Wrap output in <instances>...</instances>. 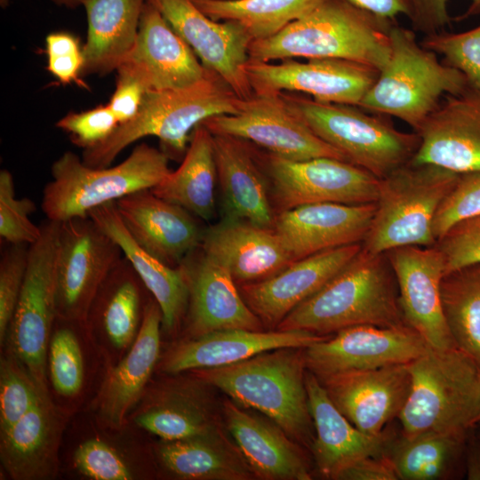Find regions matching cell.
<instances>
[{
    "instance_id": "1",
    "label": "cell",
    "mask_w": 480,
    "mask_h": 480,
    "mask_svg": "<svg viewBox=\"0 0 480 480\" xmlns=\"http://www.w3.org/2000/svg\"><path fill=\"white\" fill-rule=\"evenodd\" d=\"M395 23L346 0H324L276 35L252 41L249 60L342 59L380 71L388 60Z\"/></svg>"
},
{
    "instance_id": "2",
    "label": "cell",
    "mask_w": 480,
    "mask_h": 480,
    "mask_svg": "<svg viewBox=\"0 0 480 480\" xmlns=\"http://www.w3.org/2000/svg\"><path fill=\"white\" fill-rule=\"evenodd\" d=\"M404 324L397 283L386 253H372L362 247L341 270L276 327L329 335L354 325Z\"/></svg>"
},
{
    "instance_id": "3",
    "label": "cell",
    "mask_w": 480,
    "mask_h": 480,
    "mask_svg": "<svg viewBox=\"0 0 480 480\" xmlns=\"http://www.w3.org/2000/svg\"><path fill=\"white\" fill-rule=\"evenodd\" d=\"M241 98L214 72L208 70L198 82L180 89L148 91L137 115L119 124L102 143L84 150L88 166H110L129 145L147 137H156L169 157L184 156L191 133L204 120L235 114Z\"/></svg>"
},
{
    "instance_id": "4",
    "label": "cell",
    "mask_w": 480,
    "mask_h": 480,
    "mask_svg": "<svg viewBox=\"0 0 480 480\" xmlns=\"http://www.w3.org/2000/svg\"><path fill=\"white\" fill-rule=\"evenodd\" d=\"M305 369L303 348H284L200 369L197 377L244 408L262 412L293 440L311 445L314 426Z\"/></svg>"
},
{
    "instance_id": "5",
    "label": "cell",
    "mask_w": 480,
    "mask_h": 480,
    "mask_svg": "<svg viewBox=\"0 0 480 480\" xmlns=\"http://www.w3.org/2000/svg\"><path fill=\"white\" fill-rule=\"evenodd\" d=\"M468 87L460 70L440 61L417 41L414 30L396 22L390 30L388 60L358 106L395 116L418 132L445 96Z\"/></svg>"
},
{
    "instance_id": "6",
    "label": "cell",
    "mask_w": 480,
    "mask_h": 480,
    "mask_svg": "<svg viewBox=\"0 0 480 480\" xmlns=\"http://www.w3.org/2000/svg\"><path fill=\"white\" fill-rule=\"evenodd\" d=\"M411 388L398 420L403 435L464 433L480 418V365L458 348H429L408 364Z\"/></svg>"
},
{
    "instance_id": "7",
    "label": "cell",
    "mask_w": 480,
    "mask_h": 480,
    "mask_svg": "<svg viewBox=\"0 0 480 480\" xmlns=\"http://www.w3.org/2000/svg\"><path fill=\"white\" fill-rule=\"evenodd\" d=\"M169 159L162 149L141 143L119 164L95 168L67 151L52 165V180L43 191V212L57 222L87 217L95 208L156 187L171 172Z\"/></svg>"
},
{
    "instance_id": "8",
    "label": "cell",
    "mask_w": 480,
    "mask_h": 480,
    "mask_svg": "<svg viewBox=\"0 0 480 480\" xmlns=\"http://www.w3.org/2000/svg\"><path fill=\"white\" fill-rule=\"evenodd\" d=\"M460 174L409 162L380 179L376 210L362 243L372 253L406 245L431 246L436 213Z\"/></svg>"
},
{
    "instance_id": "9",
    "label": "cell",
    "mask_w": 480,
    "mask_h": 480,
    "mask_svg": "<svg viewBox=\"0 0 480 480\" xmlns=\"http://www.w3.org/2000/svg\"><path fill=\"white\" fill-rule=\"evenodd\" d=\"M283 93L320 139L379 179L411 162L417 152L419 134L397 130L388 116Z\"/></svg>"
},
{
    "instance_id": "10",
    "label": "cell",
    "mask_w": 480,
    "mask_h": 480,
    "mask_svg": "<svg viewBox=\"0 0 480 480\" xmlns=\"http://www.w3.org/2000/svg\"><path fill=\"white\" fill-rule=\"evenodd\" d=\"M60 222L41 224L39 239L29 245L26 276L8 332L12 352L37 386L47 392L48 340L57 319V253Z\"/></svg>"
},
{
    "instance_id": "11",
    "label": "cell",
    "mask_w": 480,
    "mask_h": 480,
    "mask_svg": "<svg viewBox=\"0 0 480 480\" xmlns=\"http://www.w3.org/2000/svg\"><path fill=\"white\" fill-rule=\"evenodd\" d=\"M266 174L276 215L317 203H375L380 179L345 160L316 157L289 160L255 148Z\"/></svg>"
},
{
    "instance_id": "12",
    "label": "cell",
    "mask_w": 480,
    "mask_h": 480,
    "mask_svg": "<svg viewBox=\"0 0 480 480\" xmlns=\"http://www.w3.org/2000/svg\"><path fill=\"white\" fill-rule=\"evenodd\" d=\"M213 134L247 140L289 160L332 157L345 160L336 148L320 139L283 92L241 99L235 114L220 115L201 123Z\"/></svg>"
},
{
    "instance_id": "13",
    "label": "cell",
    "mask_w": 480,
    "mask_h": 480,
    "mask_svg": "<svg viewBox=\"0 0 480 480\" xmlns=\"http://www.w3.org/2000/svg\"><path fill=\"white\" fill-rule=\"evenodd\" d=\"M60 223L58 316L84 321L99 290L124 257L123 252L89 216Z\"/></svg>"
},
{
    "instance_id": "14",
    "label": "cell",
    "mask_w": 480,
    "mask_h": 480,
    "mask_svg": "<svg viewBox=\"0 0 480 480\" xmlns=\"http://www.w3.org/2000/svg\"><path fill=\"white\" fill-rule=\"evenodd\" d=\"M430 346L406 324L397 326L360 324L303 348L305 365L317 379L345 372L409 364Z\"/></svg>"
},
{
    "instance_id": "15",
    "label": "cell",
    "mask_w": 480,
    "mask_h": 480,
    "mask_svg": "<svg viewBox=\"0 0 480 480\" xmlns=\"http://www.w3.org/2000/svg\"><path fill=\"white\" fill-rule=\"evenodd\" d=\"M249 60L245 70L252 92H300L321 102L358 106L379 75L378 69L352 60Z\"/></svg>"
},
{
    "instance_id": "16",
    "label": "cell",
    "mask_w": 480,
    "mask_h": 480,
    "mask_svg": "<svg viewBox=\"0 0 480 480\" xmlns=\"http://www.w3.org/2000/svg\"><path fill=\"white\" fill-rule=\"evenodd\" d=\"M191 47L203 66L218 76L241 99L251 97L245 67L252 41L231 20L219 22L205 15L192 0H148Z\"/></svg>"
},
{
    "instance_id": "17",
    "label": "cell",
    "mask_w": 480,
    "mask_h": 480,
    "mask_svg": "<svg viewBox=\"0 0 480 480\" xmlns=\"http://www.w3.org/2000/svg\"><path fill=\"white\" fill-rule=\"evenodd\" d=\"M385 253L396 276L405 324L433 348H455L443 310L441 282L445 264L436 244L400 246Z\"/></svg>"
},
{
    "instance_id": "18",
    "label": "cell",
    "mask_w": 480,
    "mask_h": 480,
    "mask_svg": "<svg viewBox=\"0 0 480 480\" xmlns=\"http://www.w3.org/2000/svg\"><path fill=\"white\" fill-rule=\"evenodd\" d=\"M179 266L188 288V326L196 337L229 329L261 330V320L246 304L229 271L200 245Z\"/></svg>"
},
{
    "instance_id": "19",
    "label": "cell",
    "mask_w": 480,
    "mask_h": 480,
    "mask_svg": "<svg viewBox=\"0 0 480 480\" xmlns=\"http://www.w3.org/2000/svg\"><path fill=\"white\" fill-rule=\"evenodd\" d=\"M416 132L420 145L412 164L480 173V92L468 86L445 96Z\"/></svg>"
},
{
    "instance_id": "20",
    "label": "cell",
    "mask_w": 480,
    "mask_h": 480,
    "mask_svg": "<svg viewBox=\"0 0 480 480\" xmlns=\"http://www.w3.org/2000/svg\"><path fill=\"white\" fill-rule=\"evenodd\" d=\"M319 380L340 412L359 430L373 436L384 432L385 426L398 417L411 388L408 364Z\"/></svg>"
},
{
    "instance_id": "21",
    "label": "cell",
    "mask_w": 480,
    "mask_h": 480,
    "mask_svg": "<svg viewBox=\"0 0 480 480\" xmlns=\"http://www.w3.org/2000/svg\"><path fill=\"white\" fill-rule=\"evenodd\" d=\"M119 67L137 76L149 91L189 86L207 71L191 47L148 0L143 5L134 46Z\"/></svg>"
},
{
    "instance_id": "22",
    "label": "cell",
    "mask_w": 480,
    "mask_h": 480,
    "mask_svg": "<svg viewBox=\"0 0 480 480\" xmlns=\"http://www.w3.org/2000/svg\"><path fill=\"white\" fill-rule=\"evenodd\" d=\"M116 205L135 242L170 267H178L201 244L204 228L198 218L151 189L122 197Z\"/></svg>"
},
{
    "instance_id": "23",
    "label": "cell",
    "mask_w": 480,
    "mask_h": 480,
    "mask_svg": "<svg viewBox=\"0 0 480 480\" xmlns=\"http://www.w3.org/2000/svg\"><path fill=\"white\" fill-rule=\"evenodd\" d=\"M353 244L295 260L261 281L240 284V292L262 323L277 326L297 306L317 292L361 250Z\"/></svg>"
},
{
    "instance_id": "24",
    "label": "cell",
    "mask_w": 480,
    "mask_h": 480,
    "mask_svg": "<svg viewBox=\"0 0 480 480\" xmlns=\"http://www.w3.org/2000/svg\"><path fill=\"white\" fill-rule=\"evenodd\" d=\"M200 247L240 284L267 279L295 261L274 228L226 217L204 228Z\"/></svg>"
},
{
    "instance_id": "25",
    "label": "cell",
    "mask_w": 480,
    "mask_h": 480,
    "mask_svg": "<svg viewBox=\"0 0 480 480\" xmlns=\"http://www.w3.org/2000/svg\"><path fill=\"white\" fill-rule=\"evenodd\" d=\"M375 210V203L305 204L277 213L273 228L298 260L325 250L362 244Z\"/></svg>"
},
{
    "instance_id": "26",
    "label": "cell",
    "mask_w": 480,
    "mask_h": 480,
    "mask_svg": "<svg viewBox=\"0 0 480 480\" xmlns=\"http://www.w3.org/2000/svg\"><path fill=\"white\" fill-rule=\"evenodd\" d=\"M306 388L315 436L310 445L318 471L335 476L352 462L364 457L386 456L391 437L385 431L368 435L356 428L336 407L325 388L306 372Z\"/></svg>"
},
{
    "instance_id": "27",
    "label": "cell",
    "mask_w": 480,
    "mask_h": 480,
    "mask_svg": "<svg viewBox=\"0 0 480 480\" xmlns=\"http://www.w3.org/2000/svg\"><path fill=\"white\" fill-rule=\"evenodd\" d=\"M327 336L305 330L215 331L175 347L166 356L163 370L175 374L188 370L228 365L274 349L305 348Z\"/></svg>"
},
{
    "instance_id": "28",
    "label": "cell",
    "mask_w": 480,
    "mask_h": 480,
    "mask_svg": "<svg viewBox=\"0 0 480 480\" xmlns=\"http://www.w3.org/2000/svg\"><path fill=\"white\" fill-rule=\"evenodd\" d=\"M212 140L223 217L273 228L276 212L253 144L225 134L212 133Z\"/></svg>"
},
{
    "instance_id": "29",
    "label": "cell",
    "mask_w": 480,
    "mask_h": 480,
    "mask_svg": "<svg viewBox=\"0 0 480 480\" xmlns=\"http://www.w3.org/2000/svg\"><path fill=\"white\" fill-rule=\"evenodd\" d=\"M228 431L253 474L270 480H310L308 466L298 446L276 423L226 401Z\"/></svg>"
},
{
    "instance_id": "30",
    "label": "cell",
    "mask_w": 480,
    "mask_h": 480,
    "mask_svg": "<svg viewBox=\"0 0 480 480\" xmlns=\"http://www.w3.org/2000/svg\"><path fill=\"white\" fill-rule=\"evenodd\" d=\"M60 417L48 393L8 430L1 433L2 463L17 480L51 478L57 468Z\"/></svg>"
},
{
    "instance_id": "31",
    "label": "cell",
    "mask_w": 480,
    "mask_h": 480,
    "mask_svg": "<svg viewBox=\"0 0 480 480\" xmlns=\"http://www.w3.org/2000/svg\"><path fill=\"white\" fill-rule=\"evenodd\" d=\"M88 216L119 245L158 303L164 331L174 330L187 312L188 302V288L181 268L170 267L142 249L127 230L116 202L93 209Z\"/></svg>"
},
{
    "instance_id": "32",
    "label": "cell",
    "mask_w": 480,
    "mask_h": 480,
    "mask_svg": "<svg viewBox=\"0 0 480 480\" xmlns=\"http://www.w3.org/2000/svg\"><path fill=\"white\" fill-rule=\"evenodd\" d=\"M162 321L158 303L150 300L132 347L104 381L98 407L100 417L111 427L123 425L143 392L159 356Z\"/></svg>"
},
{
    "instance_id": "33",
    "label": "cell",
    "mask_w": 480,
    "mask_h": 480,
    "mask_svg": "<svg viewBox=\"0 0 480 480\" xmlns=\"http://www.w3.org/2000/svg\"><path fill=\"white\" fill-rule=\"evenodd\" d=\"M146 0H83L87 38L83 74H106L117 68L134 46Z\"/></svg>"
},
{
    "instance_id": "34",
    "label": "cell",
    "mask_w": 480,
    "mask_h": 480,
    "mask_svg": "<svg viewBox=\"0 0 480 480\" xmlns=\"http://www.w3.org/2000/svg\"><path fill=\"white\" fill-rule=\"evenodd\" d=\"M216 180L212 133L200 124L191 133L179 168L171 171L151 191L199 220L210 221L215 214Z\"/></svg>"
},
{
    "instance_id": "35",
    "label": "cell",
    "mask_w": 480,
    "mask_h": 480,
    "mask_svg": "<svg viewBox=\"0 0 480 480\" xmlns=\"http://www.w3.org/2000/svg\"><path fill=\"white\" fill-rule=\"evenodd\" d=\"M163 466L173 476L188 480H247L254 475L244 458L219 429L182 439L164 441L158 447Z\"/></svg>"
},
{
    "instance_id": "36",
    "label": "cell",
    "mask_w": 480,
    "mask_h": 480,
    "mask_svg": "<svg viewBox=\"0 0 480 480\" xmlns=\"http://www.w3.org/2000/svg\"><path fill=\"white\" fill-rule=\"evenodd\" d=\"M202 391L192 383L172 385L158 392L134 420L138 426L164 441L218 430Z\"/></svg>"
},
{
    "instance_id": "37",
    "label": "cell",
    "mask_w": 480,
    "mask_h": 480,
    "mask_svg": "<svg viewBox=\"0 0 480 480\" xmlns=\"http://www.w3.org/2000/svg\"><path fill=\"white\" fill-rule=\"evenodd\" d=\"M465 433L424 431L391 439L386 456L398 479L448 478L461 454Z\"/></svg>"
},
{
    "instance_id": "38",
    "label": "cell",
    "mask_w": 480,
    "mask_h": 480,
    "mask_svg": "<svg viewBox=\"0 0 480 480\" xmlns=\"http://www.w3.org/2000/svg\"><path fill=\"white\" fill-rule=\"evenodd\" d=\"M144 286L130 261L123 257L91 305L97 307L104 331L117 348L128 346L140 326L148 303H143Z\"/></svg>"
},
{
    "instance_id": "39",
    "label": "cell",
    "mask_w": 480,
    "mask_h": 480,
    "mask_svg": "<svg viewBox=\"0 0 480 480\" xmlns=\"http://www.w3.org/2000/svg\"><path fill=\"white\" fill-rule=\"evenodd\" d=\"M441 299L456 348L480 365V262L445 274Z\"/></svg>"
},
{
    "instance_id": "40",
    "label": "cell",
    "mask_w": 480,
    "mask_h": 480,
    "mask_svg": "<svg viewBox=\"0 0 480 480\" xmlns=\"http://www.w3.org/2000/svg\"><path fill=\"white\" fill-rule=\"evenodd\" d=\"M214 20L241 25L252 41L269 38L324 0H192Z\"/></svg>"
},
{
    "instance_id": "41",
    "label": "cell",
    "mask_w": 480,
    "mask_h": 480,
    "mask_svg": "<svg viewBox=\"0 0 480 480\" xmlns=\"http://www.w3.org/2000/svg\"><path fill=\"white\" fill-rule=\"evenodd\" d=\"M12 354L0 364V431L8 430L46 394Z\"/></svg>"
},
{
    "instance_id": "42",
    "label": "cell",
    "mask_w": 480,
    "mask_h": 480,
    "mask_svg": "<svg viewBox=\"0 0 480 480\" xmlns=\"http://www.w3.org/2000/svg\"><path fill=\"white\" fill-rule=\"evenodd\" d=\"M420 44L441 55L446 65L466 76L469 87L480 92V25L460 33L428 35Z\"/></svg>"
},
{
    "instance_id": "43",
    "label": "cell",
    "mask_w": 480,
    "mask_h": 480,
    "mask_svg": "<svg viewBox=\"0 0 480 480\" xmlns=\"http://www.w3.org/2000/svg\"><path fill=\"white\" fill-rule=\"evenodd\" d=\"M36 204L28 197L16 198L12 173L0 172V236L8 244L36 243L42 234L41 225L33 223L29 215Z\"/></svg>"
},
{
    "instance_id": "44",
    "label": "cell",
    "mask_w": 480,
    "mask_h": 480,
    "mask_svg": "<svg viewBox=\"0 0 480 480\" xmlns=\"http://www.w3.org/2000/svg\"><path fill=\"white\" fill-rule=\"evenodd\" d=\"M49 372L58 394L73 396L80 391L84 381L83 355L77 337L70 328H59L52 337Z\"/></svg>"
},
{
    "instance_id": "45",
    "label": "cell",
    "mask_w": 480,
    "mask_h": 480,
    "mask_svg": "<svg viewBox=\"0 0 480 480\" xmlns=\"http://www.w3.org/2000/svg\"><path fill=\"white\" fill-rule=\"evenodd\" d=\"M480 214V173L460 174L451 192L440 204L434 221L436 242L458 222Z\"/></svg>"
},
{
    "instance_id": "46",
    "label": "cell",
    "mask_w": 480,
    "mask_h": 480,
    "mask_svg": "<svg viewBox=\"0 0 480 480\" xmlns=\"http://www.w3.org/2000/svg\"><path fill=\"white\" fill-rule=\"evenodd\" d=\"M29 245L12 244L0 260V340L5 339L23 286Z\"/></svg>"
},
{
    "instance_id": "47",
    "label": "cell",
    "mask_w": 480,
    "mask_h": 480,
    "mask_svg": "<svg viewBox=\"0 0 480 480\" xmlns=\"http://www.w3.org/2000/svg\"><path fill=\"white\" fill-rule=\"evenodd\" d=\"M74 463L79 472L94 480H128L133 474L121 455L100 439L81 444L74 453Z\"/></svg>"
},
{
    "instance_id": "48",
    "label": "cell",
    "mask_w": 480,
    "mask_h": 480,
    "mask_svg": "<svg viewBox=\"0 0 480 480\" xmlns=\"http://www.w3.org/2000/svg\"><path fill=\"white\" fill-rule=\"evenodd\" d=\"M118 125L108 104L80 113H69L56 124L58 128L69 134L75 145L84 150L105 141Z\"/></svg>"
},
{
    "instance_id": "49",
    "label": "cell",
    "mask_w": 480,
    "mask_h": 480,
    "mask_svg": "<svg viewBox=\"0 0 480 480\" xmlns=\"http://www.w3.org/2000/svg\"><path fill=\"white\" fill-rule=\"evenodd\" d=\"M445 264L444 275L480 262V214L463 220L436 242Z\"/></svg>"
},
{
    "instance_id": "50",
    "label": "cell",
    "mask_w": 480,
    "mask_h": 480,
    "mask_svg": "<svg viewBox=\"0 0 480 480\" xmlns=\"http://www.w3.org/2000/svg\"><path fill=\"white\" fill-rule=\"evenodd\" d=\"M47 69L62 84L77 83L83 74L84 58L79 40L68 32H55L45 38Z\"/></svg>"
},
{
    "instance_id": "51",
    "label": "cell",
    "mask_w": 480,
    "mask_h": 480,
    "mask_svg": "<svg viewBox=\"0 0 480 480\" xmlns=\"http://www.w3.org/2000/svg\"><path fill=\"white\" fill-rule=\"evenodd\" d=\"M449 0H411L412 15L410 20L413 30L426 36L443 31L450 25L452 17L448 12ZM480 13V0H471L464 14L458 20L469 18Z\"/></svg>"
},
{
    "instance_id": "52",
    "label": "cell",
    "mask_w": 480,
    "mask_h": 480,
    "mask_svg": "<svg viewBox=\"0 0 480 480\" xmlns=\"http://www.w3.org/2000/svg\"><path fill=\"white\" fill-rule=\"evenodd\" d=\"M116 86L108 106L119 124L131 121L138 113L148 87L137 76L123 67L117 69Z\"/></svg>"
},
{
    "instance_id": "53",
    "label": "cell",
    "mask_w": 480,
    "mask_h": 480,
    "mask_svg": "<svg viewBox=\"0 0 480 480\" xmlns=\"http://www.w3.org/2000/svg\"><path fill=\"white\" fill-rule=\"evenodd\" d=\"M337 480H397V475L387 456L361 458L340 470Z\"/></svg>"
},
{
    "instance_id": "54",
    "label": "cell",
    "mask_w": 480,
    "mask_h": 480,
    "mask_svg": "<svg viewBox=\"0 0 480 480\" xmlns=\"http://www.w3.org/2000/svg\"><path fill=\"white\" fill-rule=\"evenodd\" d=\"M353 5L380 18L396 20L400 15L409 20L412 15L411 0H346Z\"/></svg>"
},
{
    "instance_id": "55",
    "label": "cell",
    "mask_w": 480,
    "mask_h": 480,
    "mask_svg": "<svg viewBox=\"0 0 480 480\" xmlns=\"http://www.w3.org/2000/svg\"><path fill=\"white\" fill-rule=\"evenodd\" d=\"M466 473L468 479L480 480V444L476 442L468 447Z\"/></svg>"
},
{
    "instance_id": "56",
    "label": "cell",
    "mask_w": 480,
    "mask_h": 480,
    "mask_svg": "<svg viewBox=\"0 0 480 480\" xmlns=\"http://www.w3.org/2000/svg\"><path fill=\"white\" fill-rule=\"evenodd\" d=\"M52 1L60 6L75 8L82 4L83 0H52Z\"/></svg>"
},
{
    "instance_id": "57",
    "label": "cell",
    "mask_w": 480,
    "mask_h": 480,
    "mask_svg": "<svg viewBox=\"0 0 480 480\" xmlns=\"http://www.w3.org/2000/svg\"><path fill=\"white\" fill-rule=\"evenodd\" d=\"M477 424H479V425H480V418H479V420H478V421H477Z\"/></svg>"
}]
</instances>
